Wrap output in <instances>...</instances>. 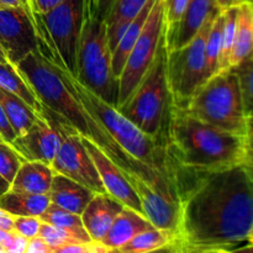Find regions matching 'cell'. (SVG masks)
<instances>
[{
  "mask_svg": "<svg viewBox=\"0 0 253 253\" xmlns=\"http://www.w3.org/2000/svg\"><path fill=\"white\" fill-rule=\"evenodd\" d=\"M29 4H30V7H31V10L32 11H34V14H35V10H34V0H29ZM35 16H36V15H35ZM37 19V17H36Z\"/></svg>",
  "mask_w": 253,
  "mask_h": 253,
  "instance_id": "obj_45",
  "label": "cell"
},
{
  "mask_svg": "<svg viewBox=\"0 0 253 253\" xmlns=\"http://www.w3.org/2000/svg\"><path fill=\"white\" fill-rule=\"evenodd\" d=\"M25 253H53L51 247L41 236H35L27 241L26 252Z\"/></svg>",
  "mask_w": 253,
  "mask_h": 253,
  "instance_id": "obj_36",
  "label": "cell"
},
{
  "mask_svg": "<svg viewBox=\"0 0 253 253\" xmlns=\"http://www.w3.org/2000/svg\"><path fill=\"white\" fill-rule=\"evenodd\" d=\"M116 0H96L95 5H94L93 12L101 20H106V17L110 14L111 9H113L114 4H115ZM86 4V2H85Z\"/></svg>",
  "mask_w": 253,
  "mask_h": 253,
  "instance_id": "obj_37",
  "label": "cell"
},
{
  "mask_svg": "<svg viewBox=\"0 0 253 253\" xmlns=\"http://www.w3.org/2000/svg\"><path fill=\"white\" fill-rule=\"evenodd\" d=\"M53 175L51 166L40 161H25L9 189L25 194H48Z\"/></svg>",
  "mask_w": 253,
  "mask_h": 253,
  "instance_id": "obj_18",
  "label": "cell"
},
{
  "mask_svg": "<svg viewBox=\"0 0 253 253\" xmlns=\"http://www.w3.org/2000/svg\"><path fill=\"white\" fill-rule=\"evenodd\" d=\"M49 204L48 194H25L9 189L0 195V208L15 216L40 217Z\"/></svg>",
  "mask_w": 253,
  "mask_h": 253,
  "instance_id": "obj_22",
  "label": "cell"
},
{
  "mask_svg": "<svg viewBox=\"0 0 253 253\" xmlns=\"http://www.w3.org/2000/svg\"><path fill=\"white\" fill-rule=\"evenodd\" d=\"M253 58V5L245 1L237 5L236 32L230 67L239 66Z\"/></svg>",
  "mask_w": 253,
  "mask_h": 253,
  "instance_id": "obj_19",
  "label": "cell"
},
{
  "mask_svg": "<svg viewBox=\"0 0 253 253\" xmlns=\"http://www.w3.org/2000/svg\"><path fill=\"white\" fill-rule=\"evenodd\" d=\"M244 163L253 172V118H247V128L244 136Z\"/></svg>",
  "mask_w": 253,
  "mask_h": 253,
  "instance_id": "obj_34",
  "label": "cell"
},
{
  "mask_svg": "<svg viewBox=\"0 0 253 253\" xmlns=\"http://www.w3.org/2000/svg\"><path fill=\"white\" fill-rule=\"evenodd\" d=\"M167 44L162 35L157 52L150 68L133 93L118 109L131 123L150 136L166 132L170 108V94L167 78Z\"/></svg>",
  "mask_w": 253,
  "mask_h": 253,
  "instance_id": "obj_5",
  "label": "cell"
},
{
  "mask_svg": "<svg viewBox=\"0 0 253 253\" xmlns=\"http://www.w3.org/2000/svg\"><path fill=\"white\" fill-rule=\"evenodd\" d=\"M85 2L89 7H91V9H93L94 5H95V2H96V0H85Z\"/></svg>",
  "mask_w": 253,
  "mask_h": 253,
  "instance_id": "obj_44",
  "label": "cell"
},
{
  "mask_svg": "<svg viewBox=\"0 0 253 253\" xmlns=\"http://www.w3.org/2000/svg\"><path fill=\"white\" fill-rule=\"evenodd\" d=\"M185 111L220 130L240 136L246 132L247 116L241 88L232 68L210 77L198 89Z\"/></svg>",
  "mask_w": 253,
  "mask_h": 253,
  "instance_id": "obj_6",
  "label": "cell"
},
{
  "mask_svg": "<svg viewBox=\"0 0 253 253\" xmlns=\"http://www.w3.org/2000/svg\"><path fill=\"white\" fill-rule=\"evenodd\" d=\"M94 194L95 193L89 188L58 173H54L48 192L51 203L78 215L83 214Z\"/></svg>",
  "mask_w": 253,
  "mask_h": 253,
  "instance_id": "obj_17",
  "label": "cell"
},
{
  "mask_svg": "<svg viewBox=\"0 0 253 253\" xmlns=\"http://www.w3.org/2000/svg\"><path fill=\"white\" fill-rule=\"evenodd\" d=\"M25 158L10 143L0 141V175L11 184Z\"/></svg>",
  "mask_w": 253,
  "mask_h": 253,
  "instance_id": "obj_31",
  "label": "cell"
},
{
  "mask_svg": "<svg viewBox=\"0 0 253 253\" xmlns=\"http://www.w3.org/2000/svg\"><path fill=\"white\" fill-rule=\"evenodd\" d=\"M5 62H9V61H7L4 49H2V47L0 46V63H5Z\"/></svg>",
  "mask_w": 253,
  "mask_h": 253,
  "instance_id": "obj_43",
  "label": "cell"
},
{
  "mask_svg": "<svg viewBox=\"0 0 253 253\" xmlns=\"http://www.w3.org/2000/svg\"><path fill=\"white\" fill-rule=\"evenodd\" d=\"M43 47L51 59L52 64L58 72L64 84L73 91L77 98L81 100L84 108L103 124L104 127L110 132L116 140V142L128 153L132 158L146 166L165 178L167 182L174 188L173 184V169L172 162L168 157L167 141H166V132L162 136H150L143 132L138 126L131 123L125 115L120 113L118 109L111 104L106 103L96 94L89 90L81 82L77 79L73 73L68 71L59 58L58 53L53 48V44L42 39ZM175 190V188H174Z\"/></svg>",
  "mask_w": 253,
  "mask_h": 253,
  "instance_id": "obj_2",
  "label": "cell"
},
{
  "mask_svg": "<svg viewBox=\"0 0 253 253\" xmlns=\"http://www.w3.org/2000/svg\"><path fill=\"white\" fill-rule=\"evenodd\" d=\"M168 157L179 167L214 170L241 165L244 136L220 130L170 104L166 126Z\"/></svg>",
  "mask_w": 253,
  "mask_h": 253,
  "instance_id": "obj_3",
  "label": "cell"
},
{
  "mask_svg": "<svg viewBox=\"0 0 253 253\" xmlns=\"http://www.w3.org/2000/svg\"><path fill=\"white\" fill-rule=\"evenodd\" d=\"M59 2H61V0H34L35 15H36L37 17V15L47 14V12L51 11L53 7H56Z\"/></svg>",
  "mask_w": 253,
  "mask_h": 253,
  "instance_id": "obj_38",
  "label": "cell"
},
{
  "mask_svg": "<svg viewBox=\"0 0 253 253\" xmlns=\"http://www.w3.org/2000/svg\"><path fill=\"white\" fill-rule=\"evenodd\" d=\"M0 103L16 136L24 135L31 127L39 115L21 98L4 90L2 88H0Z\"/></svg>",
  "mask_w": 253,
  "mask_h": 253,
  "instance_id": "obj_24",
  "label": "cell"
},
{
  "mask_svg": "<svg viewBox=\"0 0 253 253\" xmlns=\"http://www.w3.org/2000/svg\"><path fill=\"white\" fill-rule=\"evenodd\" d=\"M27 2H29V0H27ZM30 5V4H29ZM32 12H34V11H32Z\"/></svg>",
  "mask_w": 253,
  "mask_h": 253,
  "instance_id": "obj_49",
  "label": "cell"
},
{
  "mask_svg": "<svg viewBox=\"0 0 253 253\" xmlns=\"http://www.w3.org/2000/svg\"><path fill=\"white\" fill-rule=\"evenodd\" d=\"M40 219L43 222H46V224H49L52 226L59 227V229H63L66 231L71 232V234H73L74 236L78 237L82 241H91L90 236H89L85 227H84L82 215L68 211V210L58 207V205L53 204V203L48 205V208L44 210L43 214L40 216Z\"/></svg>",
  "mask_w": 253,
  "mask_h": 253,
  "instance_id": "obj_26",
  "label": "cell"
},
{
  "mask_svg": "<svg viewBox=\"0 0 253 253\" xmlns=\"http://www.w3.org/2000/svg\"><path fill=\"white\" fill-rule=\"evenodd\" d=\"M41 224L42 220L37 216H15L12 231L30 240L39 235Z\"/></svg>",
  "mask_w": 253,
  "mask_h": 253,
  "instance_id": "obj_33",
  "label": "cell"
},
{
  "mask_svg": "<svg viewBox=\"0 0 253 253\" xmlns=\"http://www.w3.org/2000/svg\"><path fill=\"white\" fill-rule=\"evenodd\" d=\"M9 188H10V183H7L6 180L0 175V195H2L5 192H7Z\"/></svg>",
  "mask_w": 253,
  "mask_h": 253,
  "instance_id": "obj_42",
  "label": "cell"
},
{
  "mask_svg": "<svg viewBox=\"0 0 253 253\" xmlns=\"http://www.w3.org/2000/svg\"><path fill=\"white\" fill-rule=\"evenodd\" d=\"M124 205L108 193H95L82 214L84 227L91 241H100L113 225Z\"/></svg>",
  "mask_w": 253,
  "mask_h": 253,
  "instance_id": "obj_14",
  "label": "cell"
},
{
  "mask_svg": "<svg viewBox=\"0 0 253 253\" xmlns=\"http://www.w3.org/2000/svg\"><path fill=\"white\" fill-rule=\"evenodd\" d=\"M0 141H4V140H2V137H1V136H0Z\"/></svg>",
  "mask_w": 253,
  "mask_h": 253,
  "instance_id": "obj_47",
  "label": "cell"
},
{
  "mask_svg": "<svg viewBox=\"0 0 253 253\" xmlns=\"http://www.w3.org/2000/svg\"><path fill=\"white\" fill-rule=\"evenodd\" d=\"M155 2L156 0H147V2L142 7V10L130 22L128 27L126 29L125 34L123 35L120 42L116 46L115 51L113 52V72L114 76L118 79L120 78L121 72H123L124 67H125V63L127 61V57L130 54L131 49L133 48L138 36L142 32L143 26H145L146 21H147V17L150 15V11Z\"/></svg>",
  "mask_w": 253,
  "mask_h": 253,
  "instance_id": "obj_21",
  "label": "cell"
},
{
  "mask_svg": "<svg viewBox=\"0 0 253 253\" xmlns=\"http://www.w3.org/2000/svg\"><path fill=\"white\" fill-rule=\"evenodd\" d=\"M0 88L21 98L37 114H44L43 104L37 98L36 93L32 90L17 67L10 62L0 63Z\"/></svg>",
  "mask_w": 253,
  "mask_h": 253,
  "instance_id": "obj_23",
  "label": "cell"
},
{
  "mask_svg": "<svg viewBox=\"0 0 253 253\" xmlns=\"http://www.w3.org/2000/svg\"><path fill=\"white\" fill-rule=\"evenodd\" d=\"M14 217L11 212L6 211L5 209L0 208V229L6 230V231H12L14 226Z\"/></svg>",
  "mask_w": 253,
  "mask_h": 253,
  "instance_id": "obj_39",
  "label": "cell"
},
{
  "mask_svg": "<svg viewBox=\"0 0 253 253\" xmlns=\"http://www.w3.org/2000/svg\"><path fill=\"white\" fill-rule=\"evenodd\" d=\"M232 69L239 77L245 113L247 118H253V58Z\"/></svg>",
  "mask_w": 253,
  "mask_h": 253,
  "instance_id": "obj_30",
  "label": "cell"
},
{
  "mask_svg": "<svg viewBox=\"0 0 253 253\" xmlns=\"http://www.w3.org/2000/svg\"><path fill=\"white\" fill-rule=\"evenodd\" d=\"M165 34V15L163 0H156L151 9L142 32L138 36L135 46L131 49L125 67L119 78L118 106L123 105L136 86L142 81L143 76L150 68L157 52L158 43Z\"/></svg>",
  "mask_w": 253,
  "mask_h": 253,
  "instance_id": "obj_9",
  "label": "cell"
},
{
  "mask_svg": "<svg viewBox=\"0 0 253 253\" xmlns=\"http://www.w3.org/2000/svg\"><path fill=\"white\" fill-rule=\"evenodd\" d=\"M36 16L27 7H0V46L16 66L40 46Z\"/></svg>",
  "mask_w": 253,
  "mask_h": 253,
  "instance_id": "obj_10",
  "label": "cell"
},
{
  "mask_svg": "<svg viewBox=\"0 0 253 253\" xmlns=\"http://www.w3.org/2000/svg\"><path fill=\"white\" fill-rule=\"evenodd\" d=\"M189 0H163V15H165V36L167 49L170 48L183 14Z\"/></svg>",
  "mask_w": 253,
  "mask_h": 253,
  "instance_id": "obj_29",
  "label": "cell"
},
{
  "mask_svg": "<svg viewBox=\"0 0 253 253\" xmlns=\"http://www.w3.org/2000/svg\"><path fill=\"white\" fill-rule=\"evenodd\" d=\"M222 24H224V12L221 11L217 14L212 22L210 31L208 34L207 42H205V77L207 81L219 72V61L220 52H221V34Z\"/></svg>",
  "mask_w": 253,
  "mask_h": 253,
  "instance_id": "obj_27",
  "label": "cell"
},
{
  "mask_svg": "<svg viewBox=\"0 0 253 253\" xmlns=\"http://www.w3.org/2000/svg\"><path fill=\"white\" fill-rule=\"evenodd\" d=\"M249 241H250V242H253V232H252V234H251V236H250Z\"/></svg>",
  "mask_w": 253,
  "mask_h": 253,
  "instance_id": "obj_46",
  "label": "cell"
},
{
  "mask_svg": "<svg viewBox=\"0 0 253 253\" xmlns=\"http://www.w3.org/2000/svg\"><path fill=\"white\" fill-rule=\"evenodd\" d=\"M245 1H250V0H216L220 9H226V7L235 6V5H239Z\"/></svg>",
  "mask_w": 253,
  "mask_h": 253,
  "instance_id": "obj_41",
  "label": "cell"
},
{
  "mask_svg": "<svg viewBox=\"0 0 253 253\" xmlns=\"http://www.w3.org/2000/svg\"><path fill=\"white\" fill-rule=\"evenodd\" d=\"M222 12H224V24H222L219 72L227 71V69L231 68L230 67V61H231V53L235 42V32H236L237 5L222 9Z\"/></svg>",
  "mask_w": 253,
  "mask_h": 253,
  "instance_id": "obj_28",
  "label": "cell"
},
{
  "mask_svg": "<svg viewBox=\"0 0 253 253\" xmlns=\"http://www.w3.org/2000/svg\"><path fill=\"white\" fill-rule=\"evenodd\" d=\"M173 240L172 230L151 229L143 230L130 240L126 245L118 250L121 253H147L155 251H166Z\"/></svg>",
  "mask_w": 253,
  "mask_h": 253,
  "instance_id": "obj_25",
  "label": "cell"
},
{
  "mask_svg": "<svg viewBox=\"0 0 253 253\" xmlns=\"http://www.w3.org/2000/svg\"><path fill=\"white\" fill-rule=\"evenodd\" d=\"M39 236H41L47 242V245L51 247L53 253H57L59 249L68 246V245L84 244V241L79 240L78 237H76L71 232L59 229V227L52 226V225L46 224L43 221H42L41 227H40Z\"/></svg>",
  "mask_w": 253,
  "mask_h": 253,
  "instance_id": "obj_32",
  "label": "cell"
},
{
  "mask_svg": "<svg viewBox=\"0 0 253 253\" xmlns=\"http://www.w3.org/2000/svg\"><path fill=\"white\" fill-rule=\"evenodd\" d=\"M19 6H24V7H27L29 10H31L27 0H0V7H19ZM32 14H34V12H32Z\"/></svg>",
  "mask_w": 253,
  "mask_h": 253,
  "instance_id": "obj_40",
  "label": "cell"
},
{
  "mask_svg": "<svg viewBox=\"0 0 253 253\" xmlns=\"http://www.w3.org/2000/svg\"><path fill=\"white\" fill-rule=\"evenodd\" d=\"M85 17V0H61L47 14L37 15V27L53 44L59 58L71 73H76L79 39Z\"/></svg>",
  "mask_w": 253,
  "mask_h": 253,
  "instance_id": "obj_8",
  "label": "cell"
},
{
  "mask_svg": "<svg viewBox=\"0 0 253 253\" xmlns=\"http://www.w3.org/2000/svg\"><path fill=\"white\" fill-rule=\"evenodd\" d=\"M147 0H116L106 17V32L111 53L115 51L130 22L142 10Z\"/></svg>",
  "mask_w": 253,
  "mask_h": 253,
  "instance_id": "obj_20",
  "label": "cell"
},
{
  "mask_svg": "<svg viewBox=\"0 0 253 253\" xmlns=\"http://www.w3.org/2000/svg\"><path fill=\"white\" fill-rule=\"evenodd\" d=\"M51 168L54 173L66 175L94 193H106L98 169L86 151L82 136L71 133L66 136Z\"/></svg>",
  "mask_w": 253,
  "mask_h": 253,
  "instance_id": "obj_11",
  "label": "cell"
},
{
  "mask_svg": "<svg viewBox=\"0 0 253 253\" xmlns=\"http://www.w3.org/2000/svg\"><path fill=\"white\" fill-rule=\"evenodd\" d=\"M172 168L178 222L166 251L236 252L249 242L253 232V172L249 167L241 163L200 170L172 162Z\"/></svg>",
  "mask_w": 253,
  "mask_h": 253,
  "instance_id": "obj_1",
  "label": "cell"
},
{
  "mask_svg": "<svg viewBox=\"0 0 253 253\" xmlns=\"http://www.w3.org/2000/svg\"><path fill=\"white\" fill-rule=\"evenodd\" d=\"M74 76L99 98L115 108L118 106L119 79L113 72V53L109 46L106 22L99 19L86 4Z\"/></svg>",
  "mask_w": 253,
  "mask_h": 253,
  "instance_id": "obj_4",
  "label": "cell"
},
{
  "mask_svg": "<svg viewBox=\"0 0 253 253\" xmlns=\"http://www.w3.org/2000/svg\"><path fill=\"white\" fill-rule=\"evenodd\" d=\"M0 136L7 143H11L14 141V138L16 137V133L12 130L9 120H7L6 115H5V111L2 109L1 103H0Z\"/></svg>",
  "mask_w": 253,
  "mask_h": 253,
  "instance_id": "obj_35",
  "label": "cell"
},
{
  "mask_svg": "<svg viewBox=\"0 0 253 253\" xmlns=\"http://www.w3.org/2000/svg\"><path fill=\"white\" fill-rule=\"evenodd\" d=\"M151 227H153V225L145 215L131 208L124 207L100 242L109 247L111 252H118V250L127 244L132 237Z\"/></svg>",
  "mask_w": 253,
  "mask_h": 253,
  "instance_id": "obj_16",
  "label": "cell"
},
{
  "mask_svg": "<svg viewBox=\"0 0 253 253\" xmlns=\"http://www.w3.org/2000/svg\"><path fill=\"white\" fill-rule=\"evenodd\" d=\"M67 130L48 119L46 114H39L31 127L21 136H16L10 145L25 161H40L51 166L61 148Z\"/></svg>",
  "mask_w": 253,
  "mask_h": 253,
  "instance_id": "obj_12",
  "label": "cell"
},
{
  "mask_svg": "<svg viewBox=\"0 0 253 253\" xmlns=\"http://www.w3.org/2000/svg\"><path fill=\"white\" fill-rule=\"evenodd\" d=\"M219 10L221 9L216 0H189L175 31L172 46L167 51L184 47L200 31L207 20Z\"/></svg>",
  "mask_w": 253,
  "mask_h": 253,
  "instance_id": "obj_15",
  "label": "cell"
},
{
  "mask_svg": "<svg viewBox=\"0 0 253 253\" xmlns=\"http://www.w3.org/2000/svg\"><path fill=\"white\" fill-rule=\"evenodd\" d=\"M212 14L200 31L184 47L170 49L167 54V78L170 94V104L178 109H185L207 82L205 77V42L212 22L217 14Z\"/></svg>",
  "mask_w": 253,
  "mask_h": 253,
  "instance_id": "obj_7",
  "label": "cell"
},
{
  "mask_svg": "<svg viewBox=\"0 0 253 253\" xmlns=\"http://www.w3.org/2000/svg\"><path fill=\"white\" fill-rule=\"evenodd\" d=\"M250 1H251V2H252V5H253V0H250Z\"/></svg>",
  "mask_w": 253,
  "mask_h": 253,
  "instance_id": "obj_48",
  "label": "cell"
},
{
  "mask_svg": "<svg viewBox=\"0 0 253 253\" xmlns=\"http://www.w3.org/2000/svg\"><path fill=\"white\" fill-rule=\"evenodd\" d=\"M82 141H83L86 151L90 155L91 160H93L94 165L98 169L106 193L113 198H115L116 200H119L124 207L131 208V209L143 214L140 197L137 195L136 190L133 189L131 183L128 182L127 178L125 177L123 170L93 141L84 137V136H82Z\"/></svg>",
  "mask_w": 253,
  "mask_h": 253,
  "instance_id": "obj_13",
  "label": "cell"
}]
</instances>
